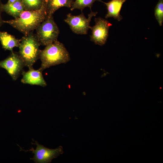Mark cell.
<instances>
[{"instance_id":"cell-10","label":"cell","mask_w":163,"mask_h":163,"mask_svg":"<svg viewBox=\"0 0 163 163\" xmlns=\"http://www.w3.org/2000/svg\"><path fill=\"white\" fill-rule=\"evenodd\" d=\"M127 0H111L108 2H103L106 5L107 11L106 18L113 17L120 21L123 19L120 12L123 4Z\"/></svg>"},{"instance_id":"cell-2","label":"cell","mask_w":163,"mask_h":163,"mask_svg":"<svg viewBox=\"0 0 163 163\" xmlns=\"http://www.w3.org/2000/svg\"><path fill=\"white\" fill-rule=\"evenodd\" d=\"M39 59L41 64L39 69L43 71L52 66L66 63L70 60V57L63 44L57 40L40 50Z\"/></svg>"},{"instance_id":"cell-4","label":"cell","mask_w":163,"mask_h":163,"mask_svg":"<svg viewBox=\"0 0 163 163\" xmlns=\"http://www.w3.org/2000/svg\"><path fill=\"white\" fill-rule=\"evenodd\" d=\"M37 38L40 44L46 46L57 40L59 28L53 16H47L36 29Z\"/></svg>"},{"instance_id":"cell-6","label":"cell","mask_w":163,"mask_h":163,"mask_svg":"<svg viewBox=\"0 0 163 163\" xmlns=\"http://www.w3.org/2000/svg\"><path fill=\"white\" fill-rule=\"evenodd\" d=\"M97 13V12L91 11L88 14V18H86L82 11L78 15H73L69 13L64 21L69 25L74 33L78 34H86L89 29L91 18L96 16Z\"/></svg>"},{"instance_id":"cell-7","label":"cell","mask_w":163,"mask_h":163,"mask_svg":"<svg viewBox=\"0 0 163 163\" xmlns=\"http://www.w3.org/2000/svg\"><path fill=\"white\" fill-rule=\"evenodd\" d=\"M11 52L7 58L0 61V68L6 70L12 79L16 81L23 71L25 65L18 53Z\"/></svg>"},{"instance_id":"cell-3","label":"cell","mask_w":163,"mask_h":163,"mask_svg":"<svg viewBox=\"0 0 163 163\" xmlns=\"http://www.w3.org/2000/svg\"><path fill=\"white\" fill-rule=\"evenodd\" d=\"M40 44L36 34L33 31L24 35L21 39L18 46V53L23 60L25 66L28 68L33 67L34 64L39 59Z\"/></svg>"},{"instance_id":"cell-11","label":"cell","mask_w":163,"mask_h":163,"mask_svg":"<svg viewBox=\"0 0 163 163\" xmlns=\"http://www.w3.org/2000/svg\"><path fill=\"white\" fill-rule=\"evenodd\" d=\"M73 0H45L47 16H53L59 8L66 7L71 8Z\"/></svg>"},{"instance_id":"cell-8","label":"cell","mask_w":163,"mask_h":163,"mask_svg":"<svg viewBox=\"0 0 163 163\" xmlns=\"http://www.w3.org/2000/svg\"><path fill=\"white\" fill-rule=\"evenodd\" d=\"M94 21L95 25L92 27L90 26L89 28L92 31L90 40L96 44L102 46L107 41L109 30L112 24L101 17L95 18Z\"/></svg>"},{"instance_id":"cell-5","label":"cell","mask_w":163,"mask_h":163,"mask_svg":"<svg viewBox=\"0 0 163 163\" xmlns=\"http://www.w3.org/2000/svg\"><path fill=\"white\" fill-rule=\"evenodd\" d=\"M32 140L34 142L31 143V144L37 145L35 149L32 148L28 150L25 151L19 147L20 151H31L34 155L33 157L30 159L33 160L36 163H50L53 159L56 158L63 153L62 147L61 146L56 149H50L40 144L37 141H35L33 139H32Z\"/></svg>"},{"instance_id":"cell-9","label":"cell","mask_w":163,"mask_h":163,"mask_svg":"<svg viewBox=\"0 0 163 163\" xmlns=\"http://www.w3.org/2000/svg\"><path fill=\"white\" fill-rule=\"evenodd\" d=\"M42 72L39 69L35 70L33 67L29 68L28 71L22 72V78L21 82L24 84L45 87L47 84L43 78Z\"/></svg>"},{"instance_id":"cell-16","label":"cell","mask_w":163,"mask_h":163,"mask_svg":"<svg viewBox=\"0 0 163 163\" xmlns=\"http://www.w3.org/2000/svg\"><path fill=\"white\" fill-rule=\"evenodd\" d=\"M155 15L159 25L163 22V0H159L155 8Z\"/></svg>"},{"instance_id":"cell-1","label":"cell","mask_w":163,"mask_h":163,"mask_svg":"<svg viewBox=\"0 0 163 163\" xmlns=\"http://www.w3.org/2000/svg\"><path fill=\"white\" fill-rule=\"evenodd\" d=\"M46 17L44 0L42 6L39 10H25L18 18L9 20H3V22L9 24L25 35L36 30Z\"/></svg>"},{"instance_id":"cell-15","label":"cell","mask_w":163,"mask_h":163,"mask_svg":"<svg viewBox=\"0 0 163 163\" xmlns=\"http://www.w3.org/2000/svg\"><path fill=\"white\" fill-rule=\"evenodd\" d=\"M25 11H34L40 9L44 0H22Z\"/></svg>"},{"instance_id":"cell-13","label":"cell","mask_w":163,"mask_h":163,"mask_svg":"<svg viewBox=\"0 0 163 163\" xmlns=\"http://www.w3.org/2000/svg\"><path fill=\"white\" fill-rule=\"evenodd\" d=\"M21 40L5 31H0V41L2 48L5 50L13 51L15 47H18Z\"/></svg>"},{"instance_id":"cell-12","label":"cell","mask_w":163,"mask_h":163,"mask_svg":"<svg viewBox=\"0 0 163 163\" xmlns=\"http://www.w3.org/2000/svg\"><path fill=\"white\" fill-rule=\"evenodd\" d=\"M2 10L9 15L16 18L25 11L22 0H18L13 3L7 2L2 5Z\"/></svg>"},{"instance_id":"cell-14","label":"cell","mask_w":163,"mask_h":163,"mask_svg":"<svg viewBox=\"0 0 163 163\" xmlns=\"http://www.w3.org/2000/svg\"><path fill=\"white\" fill-rule=\"evenodd\" d=\"M96 1L103 2L101 0H75L72 3L71 10L72 11L75 9H78L82 11L86 7L89 8L91 10L93 4Z\"/></svg>"},{"instance_id":"cell-18","label":"cell","mask_w":163,"mask_h":163,"mask_svg":"<svg viewBox=\"0 0 163 163\" xmlns=\"http://www.w3.org/2000/svg\"><path fill=\"white\" fill-rule=\"evenodd\" d=\"M18 0H8L7 2L8 3H13L14 2H15Z\"/></svg>"},{"instance_id":"cell-17","label":"cell","mask_w":163,"mask_h":163,"mask_svg":"<svg viewBox=\"0 0 163 163\" xmlns=\"http://www.w3.org/2000/svg\"><path fill=\"white\" fill-rule=\"evenodd\" d=\"M3 4L2 3L1 0H0V27L2 26L3 22V20H2V13L3 11L2 10V5Z\"/></svg>"}]
</instances>
